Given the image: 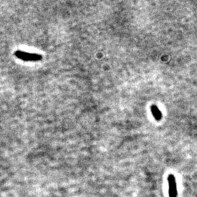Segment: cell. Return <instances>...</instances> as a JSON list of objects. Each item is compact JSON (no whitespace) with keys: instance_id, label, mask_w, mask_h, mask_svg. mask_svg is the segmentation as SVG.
<instances>
[{"instance_id":"cell-2","label":"cell","mask_w":197,"mask_h":197,"mask_svg":"<svg viewBox=\"0 0 197 197\" xmlns=\"http://www.w3.org/2000/svg\"><path fill=\"white\" fill-rule=\"evenodd\" d=\"M169 182V194L170 197H177V184L175 177L172 175H170L168 177Z\"/></svg>"},{"instance_id":"cell-1","label":"cell","mask_w":197,"mask_h":197,"mask_svg":"<svg viewBox=\"0 0 197 197\" xmlns=\"http://www.w3.org/2000/svg\"><path fill=\"white\" fill-rule=\"evenodd\" d=\"M14 54L17 58L24 62H39L42 59V56L40 54L29 53L27 51H16Z\"/></svg>"},{"instance_id":"cell-3","label":"cell","mask_w":197,"mask_h":197,"mask_svg":"<svg viewBox=\"0 0 197 197\" xmlns=\"http://www.w3.org/2000/svg\"><path fill=\"white\" fill-rule=\"evenodd\" d=\"M151 110H152V112L153 113V116H154L155 118L158 119V120H159V119L161 118V113H160L159 109H158L155 106H153V107H151Z\"/></svg>"}]
</instances>
